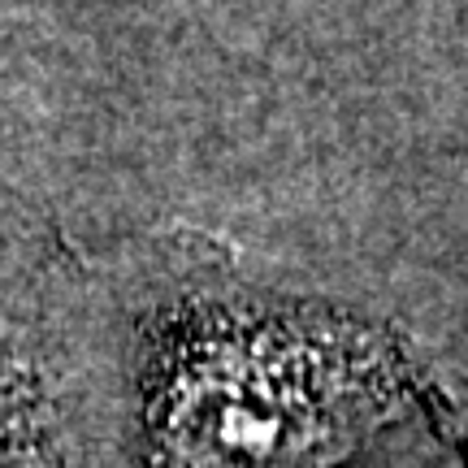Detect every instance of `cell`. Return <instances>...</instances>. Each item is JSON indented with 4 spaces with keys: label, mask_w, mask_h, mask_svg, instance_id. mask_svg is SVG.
Here are the masks:
<instances>
[{
    "label": "cell",
    "mask_w": 468,
    "mask_h": 468,
    "mask_svg": "<svg viewBox=\"0 0 468 468\" xmlns=\"http://www.w3.org/2000/svg\"><path fill=\"white\" fill-rule=\"evenodd\" d=\"M395 343L317 308L196 303L161 330L152 438L165 468H317L390 412Z\"/></svg>",
    "instance_id": "cell-1"
},
{
    "label": "cell",
    "mask_w": 468,
    "mask_h": 468,
    "mask_svg": "<svg viewBox=\"0 0 468 468\" xmlns=\"http://www.w3.org/2000/svg\"><path fill=\"white\" fill-rule=\"evenodd\" d=\"M0 468H61L52 408L35 368L0 351Z\"/></svg>",
    "instance_id": "cell-2"
}]
</instances>
